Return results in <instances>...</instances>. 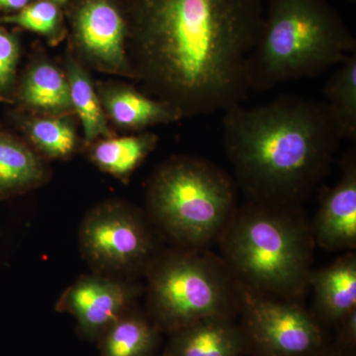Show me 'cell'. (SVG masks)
<instances>
[{
    "instance_id": "cell-1",
    "label": "cell",
    "mask_w": 356,
    "mask_h": 356,
    "mask_svg": "<svg viewBox=\"0 0 356 356\" xmlns=\"http://www.w3.org/2000/svg\"><path fill=\"white\" fill-rule=\"evenodd\" d=\"M138 15L134 70L159 100L185 118L247 99L261 0H140Z\"/></svg>"
},
{
    "instance_id": "cell-2",
    "label": "cell",
    "mask_w": 356,
    "mask_h": 356,
    "mask_svg": "<svg viewBox=\"0 0 356 356\" xmlns=\"http://www.w3.org/2000/svg\"><path fill=\"white\" fill-rule=\"evenodd\" d=\"M236 184L254 202L301 206L330 172L343 140L325 102L284 95L222 120Z\"/></svg>"
},
{
    "instance_id": "cell-3",
    "label": "cell",
    "mask_w": 356,
    "mask_h": 356,
    "mask_svg": "<svg viewBox=\"0 0 356 356\" xmlns=\"http://www.w3.org/2000/svg\"><path fill=\"white\" fill-rule=\"evenodd\" d=\"M217 243L219 257L243 286L299 301L308 291L316 243L301 206L250 200L238 206Z\"/></svg>"
},
{
    "instance_id": "cell-4",
    "label": "cell",
    "mask_w": 356,
    "mask_h": 356,
    "mask_svg": "<svg viewBox=\"0 0 356 356\" xmlns=\"http://www.w3.org/2000/svg\"><path fill=\"white\" fill-rule=\"evenodd\" d=\"M353 53L355 40L327 0H269L250 58V88L317 76Z\"/></svg>"
},
{
    "instance_id": "cell-5",
    "label": "cell",
    "mask_w": 356,
    "mask_h": 356,
    "mask_svg": "<svg viewBox=\"0 0 356 356\" xmlns=\"http://www.w3.org/2000/svg\"><path fill=\"white\" fill-rule=\"evenodd\" d=\"M238 206L235 179L198 156H172L147 184V217L173 248L209 250Z\"/></svg>"
},
{
    "instance_id": "cell-6",
    "label": "cell",
    "mask_w": 356,
    "mask_h": 356,
    "mask_svg": "<svg viewBox=\"0 0 356 356\" xmlns=\"http://www.w3.org/2000/svg\"><path fill=\"white\" fill-rule=\"evenodd\" d=\"M145 274L147 315L161 332L170 334L202 318L238 314L236 281L209 250H159Z\"/></svg>"
},
{
    "instance_id": "cell-7",
    "label": "cell",
    "mask_w": 356,
    "mask_h": 356,
    "mask_svg": "<svg viewBox=\"0 0 356 356\" xmlns=\"http://www.w3.org/2000/svg\"><path fill=\"white\" fill-rule=\"evenodd\" d=\"M159 233L146 212L106 202L89 211L79 228L81 255L93 273L133 280L159 254Z\"/></svg>"
},
{
    "instance_id": "cell-8",
    "label": "cell",
    "mask_w": 356,
    "mask_h": 356,
    "mask_svg": "<svg viewBox=\"0 0 356 356\" xmlns=\"http://www.w3.org/2000/svg\"><path fill=\"white\" fill-rule=\"evenodd\" d=\"M236 284L248 355L318 356L327 350L323 325L301 301L264 296Z\"/></svg>"
},
{
    "instance_id": "cell-9",
    "label": "cell",
    "mask_w": 356,
    "mask_h": 356,
    "mask_svg": "<svg viewBox=\"0 0 356 356\" xmlns=\"http://www.w3.org/2000/svg\"><path fill=\"white\" fill-rule=\"evenodd\" d=\"M143 289L133 280L93 273L65 289L56 310L76 318L81 339L97 341L103 332L134 307Z\"/></svg>"
},
{
    "instance_id": "cell-10",
    "label": "cell",
    "mask_w": 356,
    "mask_h": 356,
    "mask_svg": "<svg viewBox=\"0 0 356 356\" xmlns=\"http://www.w3.org/2000/svg\"><path fill=\"white\" fill-rule=\"evenodd\" d=\"M76 37L83 55L105 70L136 76L125 49L126 24L106 0H88L76 18Z\"/></svg>"
},
{
    "instance_id": "cell-11",
    "label": "cell",
    "mask_w": 356,
    "mask_h": 356,
    "mask_svg": "<svg viewBox=\"0 0 356 356\" xmlns=\"http://www.w3.org/2000/svg\"><path fill=\"white\" fill-rule=\"evenodd\" d=\"M314 241L329 252L356 248V156L348 152L337 184L325 192L315 219L311 222Z\"/></svg>"
},
{
    "instance_id": "cell-12",
    "label": "cell",
    "mask_w": 356,
    "mask_h": 356,
    "mask_svg": "<svg viewBox=\"0 0 356 356\" xmlns=\"http://www.w3.org/2000/svg\"><path fill=\"white\" fill-rule=\"evenodd\" d=\"M232 317L214 316L170 334L163 356H245L247 336Z\"/></svg>"
},
{
    "instance_id": "cell-13",
    "label": "cell",
    "mask_w": 356,
    "mask_h": 356,
    "mask_svg": "<svg viewBox=\"0 0 356 356\" xmlns=\"http://www.w3.org/2000/svg\"><path fill=\"white\" fill-rule=\"evenodd\" d=\"M314 291L313 312L323 325H334L356 309V255L346 252L336 261L312 271L309 288Z\"/></svg>"
},
{
    "instance_id": "cell-14",
    "label": "cell",
    "mask_w": 356,
    "mask_h": 356,
    "mask_svg": "<svg viewBox=\"0 0 356 356\" xmlns=\"http://www.w3.org/2000/svg\"><path fill=\"white\" fill-rule=\"evenodd\" d=\"M161 334L149 316L134 307L97 339L99 356H156Z\"/></svg>"
},
{
    "instance_id": "cell-15",
    "label": "cell",
    "mask_w": 356,
    "mask_h": 356,
    "mask_svg": "<svg viewBox=\"0 0 356 356\" xmlns=\"http://www.w3.org/2000/svg\"><path fill=\"white\" fill-rule=\"evenodd\" d=\"M103 103L112 120L129 130H143L184 118L172 105L152 99L128 86H117L106 91Z\"/></svg>"
},
{
    "instance_id": "cell-16",
    "label": "cell",
    "mask_w": 356,
    "mask_h": 356,
    "mask_svg": "<svg viewBox=\"0 0 356 356\" xmlns=\"http://www.w3.org/2000/svg\"><path fill=\"white\" fill-rule=\"evenodd\" d=\"M46 168L23 143L0 134V199L13 197L39 186Z\"/></svg>"
},
{
    "instance_id": "cell-17",
    "label": "cell",
    "mask_w": 356,
    "mask_h": 356,
    "mask_svg": "<svg viewBox=\"0 0 356 356\" xmlns=\"http://www.w3.org/2000/svg\"><path fill=\"white\" fill-rule=\"evenodd\" d=\"M158 138L152 133L112 138L96 144L91 159L103 172L127 180L156 147Z\"/></svg>"
},
{
    "instance_id": "cell-18",
    "label": "cell",
    "mask_w": 356,
    "mask_h": 356,
    "mask_svg": "<svg viewBox=\"0 0 356 356\" xmlns=\"http://www.w3.org/2000/svg\"><path fill=\"white\" fill-rule=\"evenodd\" d=\"M20 96L25 105L42 111L60 113L72 108L67 79L49 63H40L29 70Z\"/></svg>"
},
{
    "instance_id": "cell-19",
    "label": "cell",
    "mask_w": 356,
    "mask_h": 356,
    "mask_svg": "<svg viewBox=\"0 0 356 356\" xmlns=\"http://www.w3.org/2000/svg\"><path fill=\"white\" fill-rule=\"evenodd\" d=\"M325 103L343 139H356V53L341 63L325 86Z\"/></svg>"
},
{
    "instance_id": "cell-20",
    "label": "cell",
    "mask_w": 356,
    "mask_h": 356,
    "mask_svg": "<svg viewBox=\"0 0 356 356\" xmlns=\"http://www.w3.org/2000/svg\"><path fill=\"white\" fill-rule=\"evenodd\" d=\"M70 99L83 126L84 138L91 142L99 136L109 137L110 131L104 112L86 72L70 63L67 69Z\"/></svg>"
},
{
    "instance_id": "cell-21",
    "label": "cell",
    "mask_w": 356,
    "mask_h": 356,
    "mask_svg": "<svg viewBox=\"0 0 356 356\" xmlns=\"http://www.w3.org/2000/svg\"><path fill=\"white\" fill-rule=\"evenodd\" d=\"M27 131L35 146L50 158H65L76 149V132L63 119H35L28 123Z\"/></svg>"
},
{
    "instance_id": "cell-22",
    "label": "cell",
    "mask_w": 356,
    "mask_h": 356,
    "mask_svg": "<svg viewBox=\"0 0 356 356\" xmlns=\"http://www.w3.org/2000/svg\"><path fill=\"white\" fill-rule=\"evenodd\" d=\"M6 21L19 25L30 31L50 34L57 27L58 10L54 2L39 1L26 6L15 15L6 17Z\"/></svg>"
},
{
    "instance_id": "cell-23",
    "label": "cell",
    "mask_w": 356,
    "mask_h": 356,
    "mask_svg": "<svg viewBox=\"0 0 356 356\" xmlns=\"http://www.w3.org/2000/svg\"><path fill=\"white\" fill-rule=\"evenodd\" d=\"M19 58V46L13 35L0 28V95L13 88L16 67Z\"/></svg>"
},
{
    "instance_id": "cell-24",
    "label": "cell",
    "mask_w": 356,
    "mask_h": 356,
    "mask_svg": "<svg viewBox=\"0 0 356 356\" xmlns=\"http://www.w3.org/2000/svg\"><path fill=\"white\" fill-rule=\"evenodd\" d=\"M337 332V348L355 350L356 344V309L346 314L334 325Z\"/></svg>"
},
{
    "instance_id": "cell-25",
    "label": "cell",
    "mask_w": 356,
    "mask_h": 356,
    "mask_svg": "<svg viewBox=\"0 0 356 356\" xmlns=\"http://www.w3.org/2000/svg\"><path fill=\"white\" fill-rule=\"evenodd\" d=\"M28 2L29 0H0V7L18 10V9L24 8Z\"/></svg>"
},
{
    "instance_id": "cell-26",
    "label": "cell",
    "mask_w": 356,
    "mask_h": 356,
    "mask_svg": "<svg viewBox=\"0 0 356 356\" xmlns=\"http://www.w3.org/2000/svg\"><path fill=\"white\" fill-rule=\"evenodd\" d=\"M318 356H355L353 355V351L343 350V348H337L334 350H330L329 348L327 350L323 351L321 355Z\"/></svg>"
},
{
    "instance_id": "cell-27",
    "label": "cell",
    "mask_w": 356,
    "mask_h": 356,
    "mask_svg": "<svg viewBox=\"0 0 356 356\" xmlns=\"http://www.w3.org/2000/svg\"><path fill=\"white\" fill-rule=\"evenodd\" d=\"M51 1L54 3H64L67 0H51Z\"/></svg>"
}]
</instances>
